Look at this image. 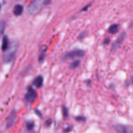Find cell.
<instances>
[{"mask_svg": "<svg viewBox=\"0 0 133 133\" xmlns=\"http://www.w3.org/2000/svg\"><path fill=\"white\" fill-rule=\"evenodd\" d=\"M51 123H52V120H51L50 118H49V119H48L47 121H46V122H45V123H44V125H45V126L46 127H49V126H50V125L51 124Z\"/></svg>", "mask_w": 133, "mask_h": 133, "instance_id": "e0dca14e", "label": "cell"}, {"mask_svg": "<svg viewBox=\"0 0 133 133\" xmlns=\"http://www.w3.org/2000/svg\"><path fill=\"white\" fill-rule=\"evenodd\" d=\"M85 55V52L81 49H74L67 52L64 56L63 59H73L75 57H83Z\"/></svg>", "mask_w": 133, "mask_h": 133, "instance_id": "3957f363", "label": "cell"}, {"mask_svg": "<svg viewBox=\"0 0 133 133\" xmlns=\"http://www.w3.org/2000/svg\"><path fill=\"white\" fill-rule=\"evenodd\" d=\"M44 0H34L29 6L28 11L30 15H35L38 12L41 8Z\"/></svg>", "mask_w": 133, "mask_h": 133, "instance_id": "7a4b0ae2", "label": "cell"}, {"mask_svg": "<svg viewBox=\"0 0 133 133\" xmlns=\"http://www.w3.org/2000/svg\"><path fill=\"white\" fill-rule=\"evenodd\" d=\"M115 128L116 131L118 132H131L133 131L130 127L124 125H118L116 126Z\"/></svg>", "mask_w": 133, "mask_h": 133, "instance_id": "52a82bcc", "label": "cell"}, {"mask_svg": "<svg viewBox=\"0 0 133 133\" xmlns=\"http://www.w3.org/2000/svg\"><path fill=\"white\" fill-rule=\"evenodd\" d=\"M125 32H123L118 36V37L117 38V39L112 44V48H111L112 50H114L116 49L118 47V46L123 42V41L125 37Z\"/></svg>", "mask_w": 133, "mask_h": 133, "instance_id": "8992f818", "label": "cell"}, {"mask_svg": "<svg viewBox=\"0 0 133 133\" xmlns=\"http://www.w3.org/2000/svg\"><path fill=\"white\" fill-rule=\"evenodd\" d=\"M62 114L64 117H67L69 115V111L66 107L65 105H63L62 107Z\"/></svg>", "mask_w": 133, "mask_h": 133, "instance_id": "9a60e30c", "label": "cell"}, {"mask_svg": "<svg viewBox=\"0 0 133 133\" xmlns=\"http://www.w3.org/2000/svg\"><path fill=\"white\" fill-rule=\"evenodd\" d=\"M110 42V39L109 38L107 37V38H104V41L103 42V43L104 45H108V44H109Z\"/></svg>", "mask_w": 133, "mask_h": 133, "instance_id": "44dd1931", "label": "cell"}, {"mask_svg": "<svg viewBox=\"0 0 133 133\" xmlns=\"http://www.w3.org/2000/svg\"><path fill=\"white\" fill-rule=\"evenodd\" d=\"M17 49V44L13 42L10 44L8 48L5 51L3 55V61L5 63L10 62L15 58Z\"/></svg>", "mask_w": 133, "mask_h": 133, "instance_id": "6da1fadb", "label": "cell"}, {"mask_svg": "<svg viewBox=\"0 0 133 133\" xmlns=\"http://www.w3.org/2000/svg\"><path fill=\"white\" fill-rule=\"evenodd\" d=\"M47 49V47L46 46H43L42 47V49L40 50L38 57V61L39 63H42L43 62L46 56V52Z\"/></svg>", "mask_w": 133, "mask_h": 133, "instance_id": "9c48e42d", "label": "cell"}, {"mask_svg": "<svg viewBox=\"0 0 133 133\" xmlns=\"http://www.w3.org/2000/svg\"><path fill=\"white\" fill-rule=\"evenodd\" d=\"M75 119L78 122H83L86 121V117L83 116H77L75 117Z\"/></svg>", "mask_w": 133, "mask_h": 133, "instance_id": "2e32d148", "label": "cell"}, {"mask_svg": "<svg viewBox=\"0 0 133 133\" xmlns=\"http://www.w3.org/2000/svg\"><path fill=\"white\" fill-rule=\"evenodd\" d=\"M4 29H5V22L4 21H2L1 22V31L2 33L3 32Z\"/></svg>", "mask_w": 133, "mask_h": 133, "instance_id": "d6986e66", "label": "cell"}, {"mask_svg": "<svg viewBox=\"0 0 133 133\" xmlns=\"http://www.w3.org/2000/svg\"><path fill=\"white\" fill-rule=\"evenodd\" d=\"M118 30V25L117 24H113L110 26L108 29V31L109 33L114 34L116 33Z\"/></svg>", "mask_w": 133, "mask_h": 133, "instance_id": "7c38bea8", "label": "cell"}, {"mask_svg": "<svg viewBox=\"0 0 133 133\" xmlns=\"http://www.w3.org/2000/svg\"><path fill=\"white\" fill-rule=\"evenodd\" d=\"M43 81L44 79L43 76L41 75H38L34 78V81H33V84L36 88H39L43 86Z\"/></svg>", "mask_w": 133, "mask_h": 133, "instance_id": "ba28073f", "label": "cell"}, {"mask_svg": "<svg viewBox=\"0 0 133 133\" xmlns=\"http://www.w3.org/2000/svg\"><path fill=\"white\" fill-rule=\"evenodd\" d=\"M81 63V61L79 60H76L75 61H74L72 63H71L70 64V68L72 69H76V68H77Z\"/></svg>", "mask_w": 133, "mask_h": 133, "instance_id": "5bb4252c", "label": "cell"}, {"mask_svg": "<svg viewBox=\"0 0 133 133\" xmlns=\"http://www.w3.org/2000/svg\"><path fill=\"white\" fill-rule=\"evenodd\" d=\"M23 8L22 7V5H16L13 9V13L15 16H19L20 15L23 11Z\"/></svg>", "mask_w": 133, "mask_h": 133, "instance_id": "8fae6325", "label": "cell"}, {"mask_svg": "<svg viewBox=\"0 0 133 133\" xmlns=\"http://www.w3.org/2000/svg\"><path fill=\"white\" fill-rule=\"evenodd\" d=\"M34 111H35V113L38 115V116H39V117H41V116H42V114H41V112L38 110H37V109H35V110H34Z\"/></svg>", "mask_w": 133, "mask_h": 133, "instance_id": "7402d4cb", "label": "cell"}, {"mask_svg": "<svg viewBox=\"0 0 133 133\" xmlns=\"http://www.w3.org/2000/svg\"><path fill=\"white\" fill-rule=\"evenodd\" d=\"M132 83H133V79H132Z\"/></svg>", "mask_w": 133, "mask_h": 133, "instance_id": "cb8c5ba5", "label": "cell"}, {"mask_svg": "<svg viewBox=\"0 0 133 133\" xmlns=\"http://www.w3.org/2000/svg\"><path fill=\"white\" fill-rule=\"evenodd\" d=\"M34 123L31 121H29L26 123V128L29 130H32L34 128Z\"/></svg>", "mask_w": 133, "mask_h": 133, "instance_id": "4fadbf2b", "label": "cell"}, {"mask_svg": "<svg viewBox=\"0 0 133 133\" xmlns=\"http://www.w3.org/2000/svg\"><path fill=\"white\" fill-rule=\"evenodd\" d=\"M51 0H44V4H48L50 3Z\"/></svg>", "mask_w": 133, "mask_h": 133, "instance_id": "603a6c76", "label": "cell"}, {"mask_svg": "<svg viewBox=\"0 0 133 133\" xmlns=\"http://www.w3.org/2000/svg\"><path fill=\"white\" fill-rule=\"evenodd\" d=\"M72 127H72V126H68L66 128H65L64 129L63 131H64V132H69V131H70L72 130Z\"/></svg>", "mask_w": 133, "mask_h": 133, "instance_id": "ffe728a7", "label": "cell"}, {"mask_svg": "<svg viewBox=\"0 0 133 133\" xmlns=\"http://www.w3.org/2000/svg\"><path fill=\"white\" fill-rule=\"evenodd\" d=\"M37 97V93L35 90L31 86H30L28 88L27 92L25 95V99L29 103H33Z\"/></svg>", "mask_w": 133, "mask_h": 133, "instance_id": "277c9868", "label": "cell"}, {"mask_svg": "<svg viewBox=\"0 0 133 133\" xmlns=\"http://www.w3.org/2000/svg\"><path fill=\"white\" fill-rule=\"evenodd\" d=\"M16 116V111L14 109L12 110L10 114L8 116L6 119V126L7 128L11 127L15 121Z\"/></svg>", "mask_w": 133, "mask_h": 133, "instance_id": "5b68a950", "label": "cell"}, {"mask_svg": "<svg viewBox=\"0 0 133 133\" xmlns=\"http://www.w3.org/2000/svg\"><path fill=\"white\" fill-rule=\"evenodd\" d=\"M10 46V44L9 43V40L6 35H4L2 39V49L3 51H6Z\"/></svg>", "mask_w": 133, "mask_h": 133, "instance_id": "30bf717a", "label": "cell"}, {"mask_svg": "<svg viewBox=\"0 0 133 133\" xmlns=\"http://www.w3.org/2000/svg\"><path fill=\"white\" fill-rule=\"evenodd\" d=\"M85 36H86V33H85V32H82V33H81L79 35H78V36L77 37V38H78V39H83L85 37Z\"/></svg>", "mask_w": 133, "mask_h": 133, "instance_id": "ac0fdd59", "label": "cell"}]
</instances>
